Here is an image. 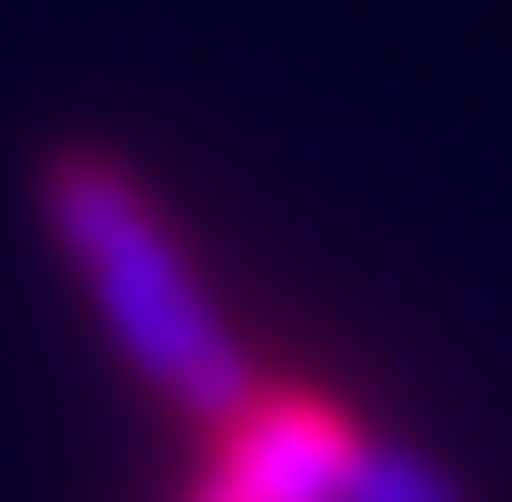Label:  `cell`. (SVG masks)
<instances>
[{"instance_id":"cell-1","label":"cell","mask_w":512,"mask_h":502,"mask_svg":"<svg viewBox=\"0 0 512 502\" xmlns=\"http://www.w3.org/2000/svg\"><path fill=\"white\" fill-rule=\"evenodd\" d=\"M41 211H51L61 251H71V272L91 282V302H101L121 362H131V372H141L191 432L231 422L251 392H262V362H251L241 332L221 322L211 282L191 272L181 231L161 221V201H151V181H141L131 161L81 151V141L51 151V171H41Z\"/></svg>"},{"instance_id":"cell-2","label":"cell","mask_w":512,"mask_h":502,"mask_svg":"<svg viewBox=\"0 0 512 502\" xmlns=\"http://www.w3.org/2000/svg\"><path fill=\"white\" fill-rule=\"evenodd\" d=\"M201 442L211 452L181 502H462L452 472H432L422 452L382 442L372 422H352L302 382H262Z\"/></svg>"}]
</instances>
